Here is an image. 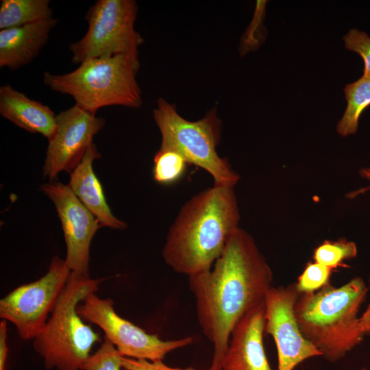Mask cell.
<instances>
[{"mask_svg": "<svg viewBox=\"0 0 370 370\" xmlns=\"http://www.w3.org/2000/svg\"><path fill=\"white\" fill-rule=\"evenodd\" d=\"M188 278L198 323L213 345L208 370H221L234 328L273 287L272 270L251 235L238 227L212 267Z\"/></svg>", "mask_w": 370, "mask_h": 370, "instance_id": "cell-1", "label": "cell"}, {"mask_svg": "<svg viewBox=\"0 0 370 370\" xmlns=\"http://www.w3.org/2000/svg\"><path fill=\"white\" fill-rule=\"evenodd\" d=\"M234 187L213 185L193 197L170 227L162 256L175 272L190 277L210 270L238 227Z\"/></svg>", "mask_w": 370, "mask_h": 370, "instance_id": "cell-2", "label": "cell"}, {"mask_svg": "<svg viewBox=\"0 0 370 370\" xmlns=\"http://www.w3.org/2000/svg\"><path fill=\"white\" fill-rule=\"evenodd\" d=\"M368 291L364 280L355 277L340 287L330 283L299 295L295 314L300 330L325 360H341L363 341L358 313Z\"/></svg>", "mask_w": 370, "mask_h": 370, "instance_id": "cell-3", "label": "cell"}, {"mask_svg": "<svg viewBox=\"0 0 370 370\" xmlns=\"http://www.w3.org/2000/svg\"><path fill=\"white\" fill-rule=\"evenodd\" d=\"M101 282L71 272L46 325L34 339V348L43 358L47 369L80 370L93 345L101 341L99 334L77 312L79 303L96 293Z\"/></svg>", "mask_w": 370, "mask_h": 370, "instance_id": "cell-4", "label": "cell"}, {"mask_svg": "<svg viewBox=\"0 0 370 370\" xmlns=\"http://www.w3.org/2000/svg\"><path fill=\"white\" fill-rule=\"evenodd\" d=\"M138 70L129 57L118 54L86 60L64 74L45 71L43 82L51 90L72 97L77 106L96 115L98 110L108 106L141 107V90L136 77Z\"/></svg>", "mask_w": 370, "mask_h": 370, "instance_id": "cell-5", "label": "cell"}, {"mask_svg": "<svg viewBox=\"0 0 370 370\" xmlns=\"http://www.w3.org/2000/svg\"><path fill=\"white\" fill-rule=\"evenodd\" d=\"M153 116L161 134L160 149L173 150L188 164L203 169L212 177L214 185L234 187L240 177L227 158L217 151L221 122L215 111L197 121H189L177 112L173 105L160 98Z\"/></svg>", "mask_w": 370, "mask_h": 370, "instance_id": "cell-6", "label": "cell"}, {"mask_svg": "<svg viewBox=\"0 0 370 370\" xmlns=\"http://www.w3.org/2000/svg\"><path fill=\"white\" fill-rule=\"evenodd\" d=\"M137 12L134 0L95 1L84 16L87 32L69 45L72 62L79 64L90 58L120 54L140 69L138 47L144 40L134 27Z\"/></svg>", "mask_w": 370, "mask_h": 370, "instance_id": "cell-7", "label": "cell"}, {"mask_svg": "<svg viewBox=\"0 0 370 370\" xmlns=\"http://www.w3.org/2000/svg\"><path fill=\"white\" fill-rule=\"evenodd\" d=\"M71 273L65 260L54 256L42 277L16 287L0 300V317L12 323L22 339H34L46 325Z\"/></svg>", "mask_w": 370, "mask_h": 370, "instance_id": "cell-8", "label": "cell"}, {"mask_svg": "<svg viewBox=\"0 0 370 370\" xmlns=\"http://www.w3.org/2000/svg\"><path fill=\"white\" fill-rule=\"evenodd\" d=\"M77 312L86 321L97 325L123 357L150 361L163 360L165 356L190 345L192 336L164 341L147 333L115 311L112 299L88 295L77 306Z\"/></svg>", "mask_w": 370, "mask_h": 370, "instance_id": "cell-9", "label": "cell"}, {"mask_svg": "<svg viewBox=\"0 0 370 370\" xmlns=\"http://www.w3.org/2000/svg\"><path fill=\"white\" fill-rule=\"evenodd\" d=\"M300 294L295 284L272 287L267 295L264 333L275 343L278 370H293L321 352L302 334L295 314V305Z\"/></svg>", "mask_w": 370, "mask_h": 370, "instance_id": "cell-10", "label": "cell"}, {"mask_svg": "<svg viewBox=\"0 0 370 370\" xmlns=\"http://www.w3.org/2000/svg\"><path fill=\"white\" fill-rule=\"evenodd\" d=\"M57 130L49 141L42 171L53 180L61 171L71 174L80 163L94 136L105 126L106 120L76 104L56 115Z\"/></svg>", "mask_w": 370, "mask_h": 370, "instance_id": "cell-11", "label": "cell"}, {"mask_svg": "<svg viewBox=\"0 0 370 370\" xmlns=\"http://www.w3.org/2000/svg\"><path fill=\"white\" fill-rule=\"evenodd\" d=\"M40 188L53 202L60 219L69 268L71 272L89 275L90 246L101 224L68 186L57 182L42 184Z\"/></svg>", "mask_w": 370, "mask_h": 370, "instance_id": "cell-12", "label": "cell"}, {"mask_svg": "<svg viewBox=\"0 0 370 370\" xmlns=\"http://www.w3.org/2000/svg\"><path fill=\"white\" fill-rule=\"evenodd\" d=\"M264 303L247 313L234 328L221 370H272L263 343Z\"/></svg>", "mask_w": 370, "mask_h": 370, "instance_id": "cell-13", "label": "cell"}, {"mask_svg": "<svg viewBox=\"0 0 370 370\" xmlns=\"http://www.w3.org/2000/svg\"><path fill=\"white\" fill-rule=\"evenodd\" d=\"M56 18L22 27L0 29V67L16 70L31 63L47 45Z\"/></svg>", "mask_w": 370, "mask_h": 370, "instance_id": "cell-14", "label": "cell"}, {"mask_svg": "<svg viewBox=\"0 0 370 370\" xmlns=\"http://www.w3.org/2000/svg\"><path fill=\"white\" fill-rule=\"evenodd\" d=\"M0 114L23 130L42 135L48 141L56 133L54 112L48 106L28 97L10 84L0 87Z\"/></svg>", "mask_w": 370, "mask_h": 370, "instance_id": "cell-15", "label": "cell"}, {"mask_svg": "<svg viewBox=\"0 0 370 370\" xmlns=\"http://www.w3.org/2000/svg\"><path fill=\"white\" fill-rule=\"evenodd\" d=\"M96 145L92 143L80 163L70 174L67 185L82 204L99 221L101 227L125 230V222L112 213L104 196L101 184L93 171L94 160L100 158Z\"/></svg>", "mask_w": 370, "mask_h": 370, "instance_id": "cell-16", "label": "cell"}, {"mask_svg": "<svg viewBox=\"0 0 370 370\" xmlns=\"http://www.w3.org/2000/svg\"><path fill=\"white\" fill-rule=\"evenodd\" d=\"M49 0H1L0 29L14 28L53 17Z\"/></svg>", "mask_w": 370, "mask_h": 370, "instance_id": "cell-17", "label": "cell"}, {"mask_svg": "<svg viewBox=\"0 0 370 370\" xmlns=\"http://www.w3.org/2000/svg\"><path fill=\"white\" fill-rule=\"evenodd\" d=\"M347 106L336 130L342 136L354 134L363 111L370 106V77L362 75L344 88Z\"/></svg>", "mask_w": 370, "mask_h": 370, "instance_id": "cell-18", "label": "cell"}, {"mask_svg": "<svg viewBox=\"0 0 370 370\" xmlns=\"http://www.w3.org/2000/svg\"><path fill=\"white\" fill-rule=\"evenodd\" d=\"M356 244L346 238L336 241L325 240L316 247L313 253V260L333 271L338 268H347L344 262L357 256Z\"/></svg>", "mask_w": 370, "mask_h": 370, "instance_id": "cell-19", "label": "cell"}, {"mask_svg": "<svg viewBox=\"0 0 370 370\" xmlns=\"http://www.w3.org/2000/svg\"><path fill=\"white\" fill-rule=\"evenodd\" d=\"M188 164L179 153L171 149H159L153 158V179L162 185L174 184L184 176Z\"/></svg>", "mask_w": 370, "mask_h": 370, "instance_id": "cell-20", "label": "cell"}, {"mask_svg": "<svg viewBox=\"0 0 370 370\" xmlns=\"http://www.w3.org/2000/svg\"><path fill=\"white\" fill-rule=\"evenodd\" d=\"M332 272V269L320 263L308 262L295 286L300 295L317 292L330 284Z\"/></svg>", "mask_w": 370, "mask_h": 370, "instance_id": "cell-21", "label": "cell"}, {"mask_svg": "<svg viewBox=\"0 0 370 370\" xmlns=\"http://www.w3.org/2000/svg\"><path fill=\"white\" fill-rule=\"evenodd\" d=\"M122 356L106 337L99 349L90 355L80 370H120Z\"/></svg>", "mask_w": 370, "mask_h": 370, "instance_id": "cell-22", "label": "cell"}, {"mask_svg": "<svg viewBox=\"0 0 370 370\" xmlns=\"http://www.w3.org/2000/svg\"><path fill=\"white\" fill-rule=\"evenodd\" d=\"M345 47L358 53L364 61V75L370 77V36L354 29L343 37Z\"/></svg>", "mask_w": 370, "mask_h": 370, "instance_id": "cell-23", "label": "cell"}, {"mask_svg": "<svg viewBox=\"0 0 370 370\" xmlns=\"http://www.w3.org/2000/svg\"><path fill=\"white\" fill-rule=\"evenodd\" d=\"M122 367L125 370H198L193 367L186 368L173 367L164 364L162 360L150 361L130 358H121Z\"/></svg>", "mask_w": 370, "mask_h": 370, "instance_id": "cell-24", "label": "cell"}, {"mask_svg": "<svg viewBox=\"0 0 370 370\" xmlns=\"http://www.w3.org/2000/svg\"><path fill=\"white\" fill-rule=\"evenodd\" d=\"M7 337V321L3 319L0 322V370H5V364L8 353Z\"/></svg>", "mask_w": 370, "mask_h": 370, "instance_id": "cell-25", "label": "cell"}, {"mask_svg": "<svg viewBox=\"0 0 370 370\" xmlns=\"http://www.w3.org/2000/svg\"><path fill=\"white\" fill-rule=\"evenodd\" d=\"M359 174L362 178L370 180V166L361 168L359 170ZM369 190H370V186L358 189L356 190H354L348 193L346 195V197L349 199H354Z\"/></svg>", "mask_w": 370, "mask_h": 370, "instance_id": "cell-26", "label": "cell"}, {"mask_svg": "<svg viewBox=\"0 0 370 370\" xmlns=\"http://www.w3.org/2000/svg\"><path fill=\"white\" fill-rule=\"evenodd\" d=\"M369 288H370V275L369 277ZM359 321L360 328L365 335L370 334V303L360 317Z\"/></svg>", "mask_w": 370, "mask_h": 370, "instance_id": "cell-27", "label": "cell"}, {"mask_svg": "<svg viewBox=\"0 0 370 370\" xmlns=\"http://www.w3.org/2000/svg\"><path fill=\"white\" fill-rule=\"evenodd\" d=\"M359 370H370V369H367V367H362Z\"/></svg>", "mask_w": 370, "mask_h": 370, "instance_id": "cell-28", "label": "cell"}]
</instances>
